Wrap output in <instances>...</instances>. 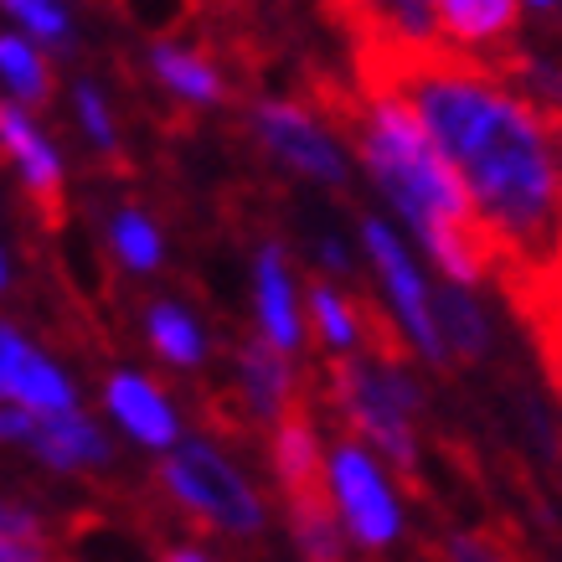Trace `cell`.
Segmentation results:
<instances>
[{"label":"cell","instance_id":"cell-11","mask_svg":"<svg viewBox=\"0 0 562 562\" xmlns=\"http://www.w3.org/2000/svg\"><path fill=\"white\" fill-rule=\"evenodd\" d=\"M103 403L109 413L120 418V428L130 439H139L145 449H171L176 443V408L166 403V392L145 382L139 372H114L109 376V387H103Z\"/></svg>","mask_w":562,"mask_h":562},{"label":"cell","instance_id":"cell-8","mask_svg":"<svg viewBox=\"0 0 562 562\" xmlns=\"http://www.w3.org/2000/svg\"><path fill=\"white\" fill-rule=\"evenodd\" d=\"M0 145L16 160L21 181H26V196L36 202V212L47 222H63V206H68V191H63V160L47 145V135L36 130L16 103H0Z\"/></svg>","mask_w":562,"mask_h":562},{"label":"cell","instance_id":"cell-18","mask_svg":"<svg viewBox=\"0 0 562 562\" xmlns=\"http://www.w3.org/2000/svg\"><path fill=\"white\" fill-rule=\"evenodd\" d=\"M145 325H150V346H155V351H160L166 361H171V367H181V372H191V367H202V357H206L202 325L191 321V315H187L181 305H171V300H160V305H150Z\"/></svg>","mask_w":562,"mask_h":562},{"label":"cell","instance_id":"cell-12","mask_svg":"<svg viewBox=\"0 0 562 562\" xmlns=\"http://www.w3.org/2000/svg\"><path fill=\"white\" fill-rule=\"evenodd\" d=\"M238 361H243V397H248V408L263 424H279L290 408L305 403L300 397V372L290 367V351H279V346L258 336V341H248L238 351Z\"/></svg>","mask_w":562,"mask_h":562},{"label":"cell","instance_id":"cell-24","mask_svg":"<svg viewBox=\"0 0 562 562\" xmlns=\"http://www.w3.org/2000/svg\"><path fill=\"white\" fill-rule=\"evenodd\" d=\"M130 5V16L139 26H150V32H171L181 21L191 16V0H124Z\"/></svg>","mask_w":562,"mask_h":562},{"label":"cell","instance_id":"cell-27","mask_svg":"<svg viewBox=\"0 0 562 562\" xmlns=\"http://www.w3.org/2000/svg\"><path fill=\"white\" fill-rule=\"evenodd\" d=\"M521 418H527V434L537 439V449H542V454H558V428H552V418H547L537 403H521Z\"/></svg>","mask_w":562,"mask_h":562},{"label":"cell","instance_id":"cell-9","mask_svg":"<svg viewBox=\"0 0 562 562\" xmlns=\"http://www.w3.org/2000/svg\"><path fill=\"white\" fill-rule=\"evenodd\" d=\"M434 21H439V36L449 47L491 63L501 47H512L521 0H434Z\"/></svg>","mask_w":562,"mask_h":562},{"label":"cell","instance_id":"cell-25","mask_svg":"<svg viewBox=\"0 0 562 562\" xmlns=\"http://www.w3.org/2000/svg\"><path fill=\"white\" fill-rule=\"evenodd\" d=\"M449 558L454 562H521L501 542H491V537H454V542H449Z\"/></svg>","mask_w":562,"mask_h":562},{"label":"cell","instance_id":"cell-30","mask_svg":"<svg viewBox=\"0 0 562 562\" xmlns=\"http://www.w3.org/2000/svg\"><path fill=\"white\" fill-rule=\"evenodd\" d=\"M32 5H42V0H0V11H11V16H26V11H32Z\"/></svg>","mask_w":562,"mask_h":562},{"label":"cell","instance_id":"cell-5","mask_svg":"<svg viewBox=\"0 0 562 562\" xmlns=\"http://www.w3.org/2000/svg\"><path fill=\"white\" fill-rule=\"evenodd\" d=\"M361 243L372 248V263H376V273H382V284H387L392 305H397V321L408 330V341L424 351V361L443 367V361H449V346H443L439 325H434V305H428V290H424V279H418V269H413L408 248L392 238L387 222H376V217H361Z\"/></svg>","mask_w":562,"mask_h":562},{"label":"cell","instance_id":"cell-2","mask_svg":"<svg viewBox=\"0 0 562 562\" xmlns=\"http://www.w3.org/2000/svg\"><path fill=\"white\" fill-rule=\"evenodd\" d=\"M325 397L397 475H418V443H413L418 387H413L408 372H397V361L336 357L325 367Z\"/></svg>","mask_w":562,"mask_h":562},{"label":"cell","instance_id":"cell-1","mask_svg":"<svg viewBox=\"0 0 562 562\" xmlns=\"http://www.w3.org/2000/svg\"><path fill=\"white\" fill-rule=\"evenodd\" d=\"M315 99H321V109L336 114L346 135L357 139L376 191L408 217V227L434 254V263L454 284H480L485 269L495 263L491 238L480 227L460 171L443 160L424 120L413 114V103L403 93H392V88H361V103H351L330 78L315 88Z\"/></svg>","mask_w":562,"mask_h":562},{"label":"cell","instance_id":"cell-3","mask_svg":"<svg viewBox=\"0 0 562 562\" xmlns=\"http://www.w3.org/2000/svg\"><path fill=\"white\" fill-rule=\"evenodd\" d=\"M160 485L202 527L233 531V537H258L263 531V506H258L254 485L222 460L212 443H171V460L160 464Z\"/></svg>","mask_w":562,"mask_h":562},{"label":"cell","instance_id":"cell-28","mask_svg":"<svg viewBox=\"0 0 562 562\" xmlns=\"http://www.w3.org/2000/svg\"><path fill=\"white\" fill-rule=\"evenodd\" d=\"M315 258H321L325 269H336V273H351V258H346V248L336 238H315Z\"/></svg>","mask_w":562,"mask_h":562},{"label":"cell","instance_id":"cell-32","mask_svg":"<svg viewBox=\"0 0 562 562\" xmlns=\"http://www.w3.org/2000/svg\"><path fill=\"white\" fill-rule=\"evenodd\" d=\"M0 290H5V254H0Z\"/></svg>","mask_w":562,"mask_h":562},{"label":"cell","instance_id":"cell-26","mask_svg":"<svg viewBox=\"0 0 562 562\" xmlns=\"http://www.w3.org/2000/svg\"><path fill=\"white\" fill-rule=\"evenodd\" d=\"M42 413L21 408V403H0V443H26Z\"/></svg>","mask_w":562,"mask_h":562},{"label":"cell","instance_id":"cell-20","mask_svg":"<svg viewBox=\"0 0 562 562\" xmlns=\"http://www.w3.org/2000/svg\"><path fill=\"white\" fill-rule=\"evenodd\" d=\"M109 243H114V254L130 263L135 273H150L160 269V258H166V243H160V227H155L145 212H120L114 217V227H109Z\"/></svg>","mask_w":562,"mask_h":562},{"label":"cell","instance_id":"cell-31","mask_svg":"<svg viewBox=\"0 0 562 562\" xmlns=\"http://www.w3.org/2000/svg\"><path fill=\"white\" fill-rule=\"evenodd\" d=\"M527 5H531V11H558L562 0H527Z\"/></svg>","mask_w":562,"mask_h":562},{"label":"cell","instance_id":"cell-7","mask_svg":"<svg viewBox=\"0 0 562 562\" xmlns=\"http://www.w3.org/2000/svg\"><path fill=\"white\" fill-rule=\"evenodd\" d=\"M0 403H21L32 413H72V382L63 376L57 361L26 346L16 325H0Z\"/></svg>","mask_w":562,"mask_h":562},{"label":"cell","instance_id":"cell-10","mask_svg":"<svg viewBox=\"0 0 562 562\" xmlns=\"http://www.w3.org/2000/svg\"><path fill=\"white\" fill-rule=\"evenodd\" d=\"M269 460H273V480H279L284 501H300V495H325L321 434H315V424H310L305 403H300V408H290L279 424H273Z\"/></svg>","mask_w":562,"mask_h":562},{"label":"cell","instance_id":"cell-15","mask_svg":"<svg viewBox=\"0 0 562 562\" xmlns=\"http://www.w3.org/2000/svg\"><path fill=\"white\" fill-rule=\"evenodd\" d=\"M428 305H434V325H439L449 357L475 361L491 351V321H485V310L475 305V294H464V284L449 279L439 294H428Z\"/></svg>","mask_w":562,"mask_h":562},{"label":"cell","instance_id":"cell-17","mask_svg":"<svg viewBox=\"0 0 562 562\" xmlns=\"http://www.w3.org/2000/svg\"><path fill=\"white\" fill-rule=\"evenodd\" d=\"M290 531L305 562H346V537L341 521H336V501L325 495H300L290 501Z\"/></svg>","mask_w":562,"mask_h":562},{"label":"cell","instance_id":"cell-19","mask_svg":"<svg viewBox=\"0 0 562 562\" xmlns=\"http://www.w3.org/2000/svg\"><path fill=\"white\" fill-rule=\"evenodd\" d=\"M0 78L26 103H47V93H52L47 57H42V47H36L32 36H16V32L0 36Z\"/></svg>","mask_w":562,"mask_h":562},{"label":"cell","instance_id":"cell-22","mask_svg":"<svg viewBox=\"0 0 562 562\" xmlns=\"http://www.w3.org/2000/svg\"><path fill=\"white\" fill-rule=\"evenodd\" d=\"M0 562H47V527L0 501Z\"/></svg>","mask_w":562,"mask_h":562},{"label":"cell","instance_id":"cell-23","mask_svg":"<svg viewBox=\"0 0 562 562\" xmlns=\"http://www.w3.org/2000/svg\"><path fill=\"white\" fill-rule=\"evenodd\" d=\"M78 120H83V135L99 145L109 160H120V135H114V120H109V103L93 83H78Z\"/></svg>","mask_w":562,"mask_h":562},{"label":"cell","instance_id":"cell-16","mask_svg":"<svg viewBox=\"0 0 562 562\" xmlns=\"http://www.w3.org/2000/svg\"><path fill=\"white\" fill-rule=\"evenodd\" d=\"M150 68H155L160 83L171 88L176 99H187V103H222L227 99L217 68L206 63L202 52H187V47H176V42H155Z\"/></svg>","mask_w":562,"mask_h":562},{"label":"cell","instance_id":"cell-29","mask_svg":"<svg viewBox=\"0 0 562 562\" xmlns=\"http://www.w3.org/2000/svg\"><path fill=\"white\" fill-rule=\"evenodd\" d=\"M160 562H212L206 552H196V547H166V558Z\"/></svg>","mask_w":562,"mask_h":562},{"label":"cell","instance_id":"cell-6","mask_svg":"<svg viewBox=\"0 0 562 562\" xmlns=\"http://www.w3.org/2000/svg\"><path fill=\"white\" fill-rule=\"evenodd\" d=\"M254 135L269 145L290 171L325 181V187H346V155L336 150V139L310 120L300 103H254Z\"/></svg>","mask_w":562,"mask_h":562},{"label":"cell","instance_id":"cell-4","mask_svg":"<svg viewBox=\"0 0 562 562\" xmlns=\"http://www.w3.org/2000/svg\"><path fill=\"white\" fill-rule=\"evenodd\" d=\"M330 501H336V516L351 527V537L361 547L397 542V531H403L397 501H392L387 480L367 460L361 443H336V454H330Z\"/></svg>","mask_w":562,"mask_h":562},{"label":"cell","instance_id":"cell-14","mask_svg":"<svg viewBox=\"0 0 562 562\" xmlns=\"http://www.w3.org/2000/svg\"><path fill=\"white\" fill-rule=\"evenodd\" d=\"M254 273H258V325H263V341L279 346V351H294L300 346V315H294L290 263H284L279 248H263Z\"/></svg>","mask_w":562,"mask_h":562},{"label":"cell","instance_id":"cell-13","mask_svg":"<svg viewBox=\"0 0 562 562\" xmlns=\"http://www.w3.org/2000/svg\"><path fill=\"white\" fill-rule=\"evenodd\" d=\"M26 449L52 470H88V464H109V439L99 424H88L83 413H42L32 428Z\"/></svg>","mask_w":562,"mask_h":562},{"label":"cell","instance_id":"cell-21","mask_svg":"<svg viewBox=\"0 0 562 562\" xmlns=\"http://www.w3.org/2000/svg\"><path fill=\"white\" fill-rule=\"evenodd\" d=\"M305 305H310V321H315V330H321V341H330V346H336V351H341V346H351V341H357V325H361L357 305H351L346 294H336V290H330L325 279H315V284H310Z\"/></svg>","mask_w":562,"mask_h":562}]
</instances>
